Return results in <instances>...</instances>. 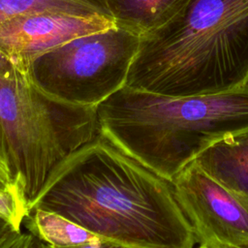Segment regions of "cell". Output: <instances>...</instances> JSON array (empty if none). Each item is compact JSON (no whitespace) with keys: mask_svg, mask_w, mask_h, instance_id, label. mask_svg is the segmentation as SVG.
Segmentation results:
<instances>
[{"mask_svg":"<svg viewBox=\"0 0 248 248\" xmlns=\"http://www.w3.org/2000/svg\"><path fill=\"white\" fill-rule=\"evenodd\" d=\"M34 208L54 211L115 247L193 248V231L171 181L103 134L58 163Z\"/></svg>","mask_w":248,"mask_h":248,"instance_id":"cell-1","label":"cell"},{"mask_svg":"<svg viewBox=\"0 0 248 248\" xmlns=\"http://www.w3.org/2000/svg\"><path fill=\"white\" fill-rule=\"evenodd\" d=\"M248 82V0H193L140 35L126 84L170 96L226 92Z\"/></svg>","mask_w":248,"mask_h":248,"instance_id":"cell-2","label":"cell"},{"mask_svg":"<svg viewBox=\"0 0 248 248\" xmlns=\"http://www.w3.org/2000/svg\"><path fill=\"white\" fill-rule=\"evenodd\" d=\"M100 133L172 181L214 142L248 130V82L234 89L170 96L128 85L97 106Z\"/></svg>","mask_w":248,"mask_h":248,"instance_id":"cell-3","label":"cell"},{"mask_svg":"<svg viewBox=\"0 0 248 248\" xmlns=\"http://www.w3.org/2000/svg\"><path fill=\"white\" fill-rule=\"evenodd\" d=\"M0 126L28 206L53 168L100 134L97 107L55 99L0 51Z\"/></svg>","mask_w":248,"mask_h":248,"instance_id":"cell-4","label":"cell"},{"mask_svg":"<svg viewBox=\"0 0 248 248\" xmlns=\"http://www.w3.org/2000/svg\"><path fill=\"white\" fill-rule=\"evenodd\" d=\"M139 41V34L117 25L69 41L21 69L53 98L97 107L126 84Z\"/></svg>","mask_w":248,"mask_h":248,"instance_id":"cell-5","label":"cell"},{"mask_svg":"<svg viewBox=\"0 0 248 248\" xmlns=\"http://www.w3.org/2000/svg\"><path fill=\"white\" fill-rule=\"evenodd\" d=\"M200 248H248V208L195 161L171 181Z\"/></svg>","mask_w":248,"mask_h":248,"instance_id":"cell-6","label":"cell"},{"mask_svg":"<svg viewBox=\"0 0 248 248\" xmlns=\"http://www.w3.org/2000/svg\"><path fill=\"white\" fill-rule=\"evenodd\" d=\"M116 26L112 16L103 14L19 15L0 23V51L22 68L35 57L69 41Z\"/></svg>","mask_w":248,"mask_h":248,"instance_id":"cell-7","label":"cell"},{"mask_svg":"<svg viewBox=\"0 0 248 248\" xmlns=\"http://www.w3.org/2000/svg\"><path fill=\"white\" fill-rule=\"evenodd\" d=\"M194 161L248 208V130L214 142Z\"/></svg>","mask_w":248,"mask_h":248,"instance_id":"cell-8","label":"cell"},{"mask_svg":"<svg viewBox=\"0 0 248 248\" xmlns=\"http://www.w3.org/2000/svg\"><path fill=\"white\" fill-rule=\"evenodd\" d=\"M120 27L141 35L178 17L193 0H107Z\"/></svg>","mask_w":248,"mask_h":248,"instance_id":"cell-9","label":"cell"},{"mask_svg":"<svg viewBox=\"0 0 248 248\" xmlns=\"http://www.w3.org/2000/svg\"><path fill=\"white\" fill-rule=\"evenodd\" d=\"M29 230L49 247H115L108 239L51 210L34 208L27 216Z\"/></svg>","mask_w":248,"mask_h":248,"instance_id":"cell-10","label":"cell"},{"mask_svg":"<svg viewBox=\"0 0 248 248\" xmlns=\"http://www.w3.org/2000/svg\"><path fill=\"white\" fill-rule=\"evenodd\" d=\"M43 12L112 16L107 0H0V23L19 15Z\"/></svg>","mask_w":248,"mask_h":248,"instance_id":"cell-11","label":"cell"},{"mask_svg":"<svg viewBox=\"0 0 248 248\" xmlns=\"http://www.w3.org/2000/svg\"><path fill=\"white\" fill-rule=\"evenodd\" d=\"M28 215V202L21 189L0 191V216L17 230H21V225Z\"/></svg>","mask_w":248,"mask_h":248,"instance_id":"cell-12","label":"cell"},{"mask_svg":"<svg viewBox=\"0 0 248 248\" xmlns=\"http://www.w3.org/2000/svg\"><path fill=\"white\" fill-rule=\"evenodd\" d=\"M42 246L35 242V238L17 230L7 219L0 216V248Z\"/></svg>","mask_w":248,"mask_h":248,"instance_id":"cell-13","label":"cell"},{"mask_svg":"<svg viewBox=\"0 0 248 248\" xmlns=\"http://www.w3.org/2000/svg\"><path fill=\"white\" fill-rule=\"evenodd\" d=\"M16 189L22 190V188L16 182L14 172L12 170L4 134L0 126V191H9Z\"/></svg>","mask_w":248,"mask_h":248,"instance_id":"cell-14","label":"cell"}]
</instances>
